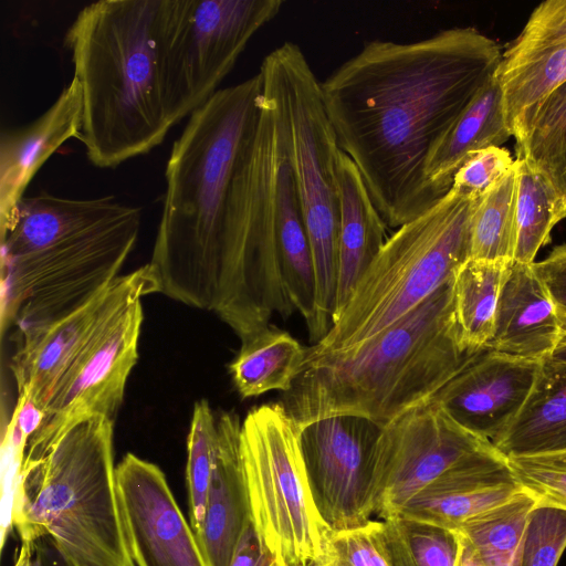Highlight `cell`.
<instances>
[{"mask_svg":"<svg viewBox=\"0 0 566 566\" xmlns=\"http://www.w3.org/2000/svg\"><path fill=\"white\" fill-rule=\"evenodd\" d=\"M306 355L307 347L289 332L269 324L241 340L228 370L242 399L272 390L286 392L301 374Z\"/></svg>","mask_w":566,"mask_h":566,"instance_id":"obj_26","label":"cell"},{"mask_svg":"<svg viewBox=\"0 0 566 566\" xmlns=\"http://www.w3.org/2000/svg\"><path fill=\"white\" fill-rule=\"evenodd\" d=\"M259 74L284 124L311 244L315 312L308 334L316 344L331 329L336 308L343 150L323 104L321 82L297 44L284 42L269 52Z\"/></svg>","mask_w":566,"mask_h":566,"instance_id":"obj_8","label":"cell"},{"mask_svg":"<svg viewBox=\"0 0 566 566\" xmlns=\"http://www.w3.org/2000/svg\"><path fill=\"white\" fill-rule=\"evenodd\" d=\"M159 0H101L84 7L65 34L82 88L78 140L98 168L145 155L172 127L154 36Z\"/></svg>","mask_w":566,"mask_h":566,"instance_id":"obj_5","label":"cell"},{"mask_svg":"<svg viewBox=\"0 0 566 566\" xmlns=\"http://www.w3.org/2000/svg\"><path fill=\"white\" fill-rule=\"evenodd\" d=\"M507 460L523 490L538 502L566 510V451Z\"/></svg>","mask_w":566,"mask_h":566,"instance_id":"obj_35","label":"cell"},{"mask_svg":"<svg viewBox=\"0 0 566 566\" xmlns=\"http://www.w3.org/2000/svg\"><path fill=\"white\" fill-rule=\"evenodd\" d=\"M522 490L507 458L489 443L423 488L397 515L458 531Z\"/></svg>","mask_w":566,"mask_h":566,"instance_id":"obj_18","label":"cell"},{"mask_svg":"<svg viewBox=\"0 0 566 566\" xmlns=\"http://www.w3.org/2000/svg\"><path fill=\"white\" fill-rule=\"evenodd\" d=\"M493 444L506 458L566 451V363L543 361L525 406Z\"/></svg>","mask_w":566,"mask_h":566,"instance_id":"obj_25","label":"cell"},{"mask_svg":"<svg viewBox=\"0 0 566 566\" xmlns=\"http://www.w3.org/2000/svg\"><path fill=\"white\" fill-rule=\"evenodd\" d=\"M30 546L29 566H73L48 536L36 539Z\"/></svg>","mask_w":566,"mask_h":566,"instance_id":"obj_41","label":"cell"},{"mask_svg":"<svg viewBox=\"0 0 566 566\" xmlns=\"http://www.w3.org/2000/svg\"><path fill=\"white\" fill-rule=\"evenodd\" d=\"M559 319H560V325H562V329H563V336H566V316L559 317Z\"/></svg>","mask_w":566,"mask_h":566,"instance_id":"obj_47","label":"cell"},{"mask_svg":"<svg viewBox=\"0 0 566 566\" xmlns=\"http://www.w3.org/2000/svg\"><path fill=\"white\" fill-rule=\"evenodd\" d=\"M300 438L301 428L281 402L258 406L242 420L251 520L281 566L322 558L331 534L311 493Z\"/></svg>","mask_w":566,"mask_h":566,"instance_id":"obj_9","label":"cell"},{"mask_svg":"<svg viewBox=\"0 0 566 566\" xmlns=\"http://www.w3.org/2000/svg\"><path fill=\"white\" fill-rule=\"evenodd\" d=\"M566 548V510L538 502L524 528L517 566H557Z\"/></svg>","mask_w":566,"mask_h":566,"instance_id":"obj_34","label":"cell"},{"mask_svg":"<svg viewBox=\"0 0 566 566\" xmlns=\"http://www.w3.org/2000/svg\"><path fill=\"white\" fill-rule=\"evenodd\" d=\"M489 440L458 424L429 401L382 428L376 453V514L385 520Z\"/></svg>","mask_w":566,"mask_h":566,"instance_id":"obj_13","label":"cell"},{"mask_svg":"<svg viewBox=\"0 0 566 566\" xmlns=\"http://www.w3.org/2000/svg\"><path fill=\"white\" fill-rule=\"evenodd\" d=\"M229 566H281V564L259 536L250 520Z\"/></svg>","mask_w":566,"mask_h":566,"instance_id":"obj_40","label":"cell"},{"mask_svg":"<svg viewBox=\"0 0 566 566\" xmlns=\"http://www.w3.org/2000/svg\"><path fill=\"white\" fill-rule=\"evenodd\" d=\"M30 557L31 546L27 544H21L18 553L15 554L13 566H29Z\"/></svg>","mask_w":566,"mask_h":566,"instance_id":"obj_43","label":"cell"},{"mask_svg":"<svg viewBox=\"0 0 566 566\" xmlns=\"http://www.w3.org/2000/svg\"><path fill=\"white\" fill-rule=\"evenodd\" d=\"M28 436L11 413L1 443V549L13 527L12 512L19 473L23 463Z\"/></svg>","mask_w":566,"mask_h":566,"instance_id":"obj_37","label":"cell"},{"mask_svg":"<svg viewBox=\"0 0 566 566\" xmlns=\"http://www.w3.org/2000/svg\"><path fill=\"white\" fill-rule=\"evenodd\" d=\"M532 269L547 290L559 317L566 316V243L558 245Z\"/></svg>","mask_w":566,"mask_h":566,"instance_id":"obj_39","label":"cell"},{"mask_svg":"<svg viewBox=\"0 0 566 566\" xmlns=\"http://www.w3.org/2000/svg\"><path fill=\"white\" fill-rule=\"evenodd\" d=\"M307 566H326V565H325L323 558H319V559L313 560Z\"/></svg>","mask_w":566,"mask_h":566,"instance_id":"obj_46","label":"cell"},{"mask_svg":"<svg viewBox=\"0 0 566 566\" xmlns=\"http://www.w3.org/2000/svg\"><path fill=\"white\" fill-rule=\"evenodd\" d=\"M279 118L258 77L220 88L174 142L146 268L154 293L217 315L240 338L276 277Z\"/></svg>","mask_w":566,"mask_h":566,"instance_id":"obj_1","label":"cell"},{"mask_svg":"<svg viewBox=\"0 0 566 566\" xmlns=\"http://www.w3.org/2000/svg\"><path fill=\"white\" fill-rule=\"evenodd\" d=\"M510 137L502 91L493 76L431 151L426 167L428 182L440 197L444 196L455 171L471 155L501 147Z\"/></svg>","mask_w":566,"mask_h":566,"instance_id":"obj_24","label":"cell"},{"mask_svg":"<svg viewBox=\"0 0 566 566\" xmlns=\"http://www.w3.org/2000/svg\"><path fill=\"white\" fill-rule=\"evenodd\" d=\"M514 159L502 147H489L471 155L455 171L452 188L481 196L513 167Z\"/></svg>","mask_w":566,"mask_h":566,"instance_id":"obj_38","label":"cell"},{"mask_svg":"<svg viewBox=\"0 0 566 566\" xmlns=\"http://www.w3.org/2000/svg\"><path fill=\"white\" fill-rule=\"evenodd\" d=\"M516 247V175L514 164L484 191L471 223L470 259L514 261Z\"/></svg>","mask_w":566,"mask_h":566,"instance_id":"obj_31","label":"cell"},{"mask_svg":"<svg viewBox=\"0 0 566 566\" xmlns=\"http://www.w3.org/2000/svg\"><path fill=\"white\" fill-rule=\"evenodd\" d=\"M548 360L555 363H566V336H563L557 348Z\"/></svg>","mask_w":566,"mask_h":566,"instance_id":"obj_44","label":"cell"},{"mask_svg":"<svg viewBox=\"0 0 566 566\" xmlns=\"http://www.w3.org/2000/svg\"><path fill=\"white\" fill-rule=\"evenodd\" d=\"M536 503L532 494L522 490L469 520L457 532L469 542L484 566H517L526 521Z\"/></svg>","mask_w":566,"mask_h":566,"instance_id":"obj_30","label":"cell"},{"mask_svg":"<svg viewBox=\"0 0 566 566\" xmlns=\"http://www.w3.org/2000/svg\"><path fill=\"white\" fill-rule=\"evenodd\" d=\"M516 175V247L514 261L532 264L566 217V195L526 159H514Z\"/></svg>","mask_w":566,"mask_h":566,"instance_id":"obj_28","label":"cell"},{"mask_svg":"<svg viewBox=\"0 0 566 566\" xmlns=\"http://www.w3.org/2000/svg\"><path fill=\"white\" fill-rule=\"evenodd\" d=\"M382 427L334 416L301 429V451L315 506L331 532L368 524L377 510L376 453Z\"/></svg>","mask_w":566,"mask_h":566,"instance_id":"obj_12","label":"cell"},{"mask_svg":"<svg viewBox=\"0 0 566 566\" xmlns=\"http://www.w3.org/2000/svg\"><path fill=\"white\" fill-rule=\"evenodd\" d=\"M502 53L474 28L413 42L374 40L321 82L340 149L388 228L441 197L428 182L431 151L484 85Z\"/></svg>","mask_w":566,"mask_h":566,"instance_id":"obj_2","label":"cell"},{"mask_svg":"<svg viewBox=\"0 0 566 566\" xmlns=\"http://www.w3.org/2000/svg\"><path fill=\"white\" fill-rule=\"evenodd\" d=\"M480 196L454 188L395 229L356 283L331 329L307 355L344 350L411 313L470 259L471 223Z\"/></svg>","mask_w":566,"mask_h":566,"instance_id":"obj_7","label":"cell"},{"mask_svg":"<svg viewBox=\"0 0 566 566\" xmlns=\"http://www.w3.org/2000/svg\"><path fill=\"white\" fill-rule=\"evenodd\" d=\"M339 188L338 283L333 322L388 238L386 222L358 169L344 151L339 164Z\"/></svg>","mask_w":566,"mask_h":566,"instance_id":"obj_23","label":"cell"},{"mask_svg":"<svg viewBox=\"0 0 566 566\" xmlns=\"http://www.w3.org/2000/svg\"><path fill=\"white\" fill-rule=\"evenodd\" d=\"M142 217L115 196H24L0 227L2 336L55 321L112 284Z\"/></svg>","mask_w":566,"mask_h":566,"instance_id":"obj_3","label":"cell"},{"mask_svg":"<svg viewBox=\"0 0 566 566\" xmlns=\"http://www.w3.org/2000/svg\"><path fill=\"white\" fill-rule=\"evenodd\" d=\"M457 566H484L472 546L462 535H460V551Z\"/></svg>","mask_w":566,"mask_h":566,"instance_id":"obj_42","label":"cell"},{"mask_svg":"<svg viewBox=\"0 0 566 566\" xmlns=\"http://www.w3.org/2000/svg\"><path fill=\"white\" fill-rule=\"evenodd\" d=\"M557 187L563 193L566 195V168L557 182Z\"/></svg>","mask_w":566,"mask_h":566,"instance_id":"obj_45","label":"cell"},{"mask_svg":"<svg viewBox=\"0 0 566 566\" xmlns=\"http://www.w3.org/2000/svg\"><path fill=\"white\" fill-rule=\"evenodd\" d=\"M515 140L516 157L526 159L557 187L566 168V82L535 108Z\"/></svg>","mask_w":566,"mask_h":566,"instance_id":"obj_32","label":"cell"},{"mask_svg":"<svg viewBox=\"0 0 566 566\" xmlns=\"http://www.w3.org/2000/svg\"><path fill=\"white\" fill-rule=\"evenodd\" d=\"M542 364L484 348L430 401L468 431L494 443L525 406Z\"/></svg>","mask_w":566,"mask_h":566,"instance_id":"obj_16","label":"cell"},{"mask_svg":"<svg viewBox=\"0 0 566 566\" xmlns=\"http://www.w3.org/2000/svg\"><path fill=\"white\" fill-rule=\"evenodd\" d=\"M376 533L390 566H457V531L395 515L376 521Z\"/></svg>","mask_w":566,"mask_h":566,"instance_id":"obj_29","label":"cell"},{"mask_svg":"<svg viewBox=\"0 0 566 566\" xmlns=\"http://www.w3.org/2000/svg\"><path fill=\"white\" fill-rule=\"evenodd\" d=\"M145 264L119 275L112 284L73 312L46 324L13 334L9 367L17 386L15 402L43 410L69 366L83 349L104 316L146 276Z\"/></svg>","mask_w":566,"mask_h":566,"instance_id":"obj_15","label":"cell"},{"mask_svg":"<svg viewBox=\"0 0 566 566\" xmlns=\"http://www.w3.org/2000/svg\"><path fill=\"white\" fill-rule=\"evenodd\" d=\"M116 478L135 566H208L159 467L127 453L116 465Z\"/></svg>","mask_w":566,"mask_h":566,"instance_id":"obj_14","label":"cell"},{"mask_svg":"<svg viewBox=\"0 0 566 566\" xmlns=\"http://www.w3.org/2000/svg\"><path fill=\"white\" fill-rule=\"evenodd\" d=\"M239 416L217 411L218 440L208 490L206 516L196 534L208 566H229L251 520L243 474Z\"/></svg>","mask_w":566,"mask_h":566,"instance_id":"obj_20","label":"cell"},{"mask_svg":"<svg viewBox=\"0 0 566 566\" xmlns=\"http://www.w3.org/2000/svg\"><path fill=\"white\" fill-rule=\"evenodd\" d=\"M83 97L73 77L54 103L31 124L0 138V227L6 224L42 165L69 139L78 138Z\"/></svg>","mask_w":566,"mask_h":566,"instance_id":"obj_19","label":"cell"},{"mask_svg":"<svg viewBox=\"0 0 566 566\" xmlns=\"http://www.w3.org/2000/svg\"><path fill=\"white\" fill-rule=\"evenodd\" d=\"M279 117L281 137L275 170L279 262L286 295L295 312L301 314L310 329L315 312L313 256L280 113Z\"/></svg>","mask_w":566,"mask_h":566,"instance_id":"obj_22","label":"cell"},{"mask_svg":"<svg viewBox=\"0 0 566 566\" xmlns=\"http://www.w3.org/2000/svg\"><path fill=\"white\" fill-rule=\"evenodd\" d=\"M146 266V265H145ZM147 271V268H146ZM153 294L148 271L99 322L53 388L25 453H36L73 426L95 417L115 421L138 358L142 298Z\"/></svg>","mask_w":566,"mask_h":566,"instance_id":"obj_11","label":"cell"},{"mask_svg":"<svg viewBox=\"0 0 566 566\" xmlns=\"http://www.w3.org/2000/svg\"><path fill=\"white\" fill-rule=\"evenodd\" d=\"M322 558L326 566H390L380 547L376 521L331 532Z\"/></svg>","mask_w":566,"mask_h":566,"instance_id":"obj_36","label":"cell"},{"mask_svg":"<svg viewBox=\"0 0 566 566\" xmlns=\"http://www.w3.org/2000/svg\"><path fill=\"white\" fill-rule=\"evenodd\" d=\"M506 124L516 138L535 108L566 82V0H546L531 13L494 74Z\"/></svg>","mask_w":566,"mask_h":566,"instance_id":"obj_17","label":"cell"},{"mask_svg":"<svg viewBox=\"0 0 566 566\" xmlns=\"http://www.w3.org/2000/svg\"><path fill=\"white\" fill-rule=\"evenodd\" d=\"M114 422L95 417L24 453L12 524L21 544L48 536L73 566H135L122 517Z\"/></svg>","mask_w":566,"mask_h":566,"instance_id":"obj_6","label":"cell"},{"mask_svg":"<svg viewBox=\"0 0 566 566\" xmlns=\"http://www.w3.org/2000/svg\"><path fill=\"white\" fill-rule=\"evenodd\" d=\"M282 0H159L154 36L172 126L201 107Z\"/></svg>","mask_w":566,"mask_h":566,"instance_id":"obj_10","label":"cell"},{"mask_svg":"<svg viewBox=\"0 0 566 566\" xmlns=\"http://www.w3.org/2000/svg\"><path fill=\"white\" fill-rule=\"evenodd\" d=\"M562 338L554 302L532 264L513 261L486 348L543 363L552 357Z\"/></svg>","mask_w":566,"mask_h":566,"instance_id":"obj_21","label":"cell"},{"mask_svg":"<svg viewBox=\"0 0 566 566\" xmlns=\"http://www.w3.org/2000/svg\"><path fill=\"white\" fill-rule=\"evenodd\" d=\"M218 440L217 411L209 401L195 402L187 440L186 481L190 525L197 534L202 526Z\"/></svg>","mask_w":566,"mask_h":566,"instance_id":"obj_33","label":"cell"},{"mask_svg":"<svg viewBox=\"0 0 566 566\" xmlns=\"http://www.w3.org/2000/svg\"><path fill=\"white\" fill-rule=\"evenodd\" d=\"M513 261L469 259L451 280L453 313L465 348H486L495 323L500 295Z\"/></svg>","mask_w":566,"mask_h":566,"instance_id":"obj_27","label":"cell"},{"mask_svg":"<svg viewBox=\"0 0 566 566\" xmlns=\"http://www.w3.org/2000/svg\"><path fill=\"white\" fill-rule=\"evenodd\" d=\"M479 352L461 342L450 281L366 342L306 355L280 402L301 429L334 416H357L384 428L429 402Z\"/></svg>","mask_w":566,"mask_h":566,"instance_id":"obj_4","label":"cell"}]
</instances>
